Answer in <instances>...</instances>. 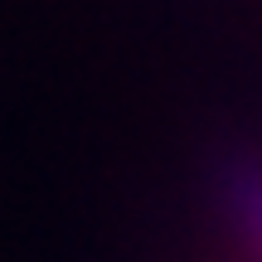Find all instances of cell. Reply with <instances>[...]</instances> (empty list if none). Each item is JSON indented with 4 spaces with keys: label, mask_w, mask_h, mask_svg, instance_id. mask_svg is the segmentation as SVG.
<instances>
[{
    "label": "cell",
    "mask_w": 262,
    "mask_h": 262,
    "mask_svg": "<svg viewBox=\"0 0 262 262\" xmlns=\"http://www.w3.org/2000/svg\"><path fill=\"white\" fill-rule=\"evenodd\" d=\"M233 204H238V219H243L248 238H253V243L262 248V175H257V170L238 180V189H233Z\"/></svg>",
    "instance_id": "cell-1"
}]
</instances>
